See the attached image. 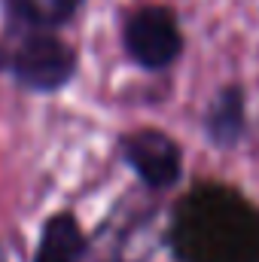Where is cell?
<instances>
[{
    "instance_id": "1",
    "label": "cell",
    "mask_w": 259,
    "mask_h": 262,
    "mask_svg": "<svg viewBox=\"0 0 259 262\" xmlns=\"http://www.w3.org/2000/svg\"><path fill=\"white\" fill-rule=\"evenodd\" d=\"M174 262H259V207L223 183H198L171 210Z\"/></svg>"
},
{
    "instance_id": "3",
    "label": "cell",
    "mask_w": 259,
    "mask_h": 262,
    "mask_svg": "<svg viewBox=\"0 0 259 262\" xmlns=\"http://www.w3.org/2000/svg\"><path fill=\"white\" fill-rule=\"evenodd\" d=\"M122 49L131 64L146 73L174 67L186 49L177 12L165 3H143L131 9L122 21Z\"/></svg>"
},
{
    "instance_id": "8",
    "label": "cell",
    "mask_w": 259,
    "mask_h": 262,
    "mask_svg": "<svg viewBox=\"0 0 259 262\" xmlns=\"http://www.w3.org/2000/svg\"><path fill=\"white\" fill-rule=\"evenodd\" d=\"M0 262H9L6 259V247H3V241H0Z\"/></svg>"
},
{
    "instance_id": "4",
    "label": "cell",
    "mask_w": 259,
    "mask_h": 262,
    "mask_svg": "<svg viewBox=\"0 0 259 262\" xmlns=\"http://www.w3.org/2000/svg\"><path fill=\"white\" fill-rule=\"evenodd\" d=\"M119 159L149 192H168L183 180V146L162 128L143 125L119 134Z\"/></svg>"
},
{
    "instance_id": "5",
    "label": "cell",
    "mask_w": 259,
    "mask_h": 262,
    "mask_svg": "<svg viewBox=\"0 0 259 262\" xmlns=\"http://www.w3.org/2000/svg\"><path fill=\"white\" fill-rule=\"evenodd\" d=\"M201 131L210 146L235 149L247 137V92L238 82L220 85L201 113Z\"/></svg>"
},
{
    "instance_id": "2",
    "label": "cell",
    "mask_w": 259,
    "mask_h": 262,
    "mask_svg": "<svg viewBox=\"0 0 259 262\" xmlns=\"http://www.w3.org/2000/svg\"><path fill=\"white\" fill-rule=\"evenodd\" d=\"M79 73L73 43L46 28L6 25L0 34V76L34 95H55Z\"/></svg>"
},
{
    "instance_id": "7",
    "label": "cell",
    "mask_w": 259,
    "mask_h": 262,
    "mask_svg": "<svg viewBox=\"0 0 259 262\" xmlns=\"http://www.w3.org/2000/svg\"><path fill=\"white\" fill-rule=\"evenodd\" d=\"M82 3L85 0H3V12H6V25L55 31L76 18Z\"/></svg>"
},
{
    "instance_id": "6",
    "label": "cell",
    "mask_w": 259,
    "mask_h": 262,
    "mask_svg": "<svg viewBox=\"0 0 259 262\" xmlns=\"http://www.w3.org/2000/svg\"><path fill=\"white\" fill-rule=\"evenodd\" d=\"M89 235L73 210H55L43 220L31 262H85Z\"/></svg>"
}]
</instances>
